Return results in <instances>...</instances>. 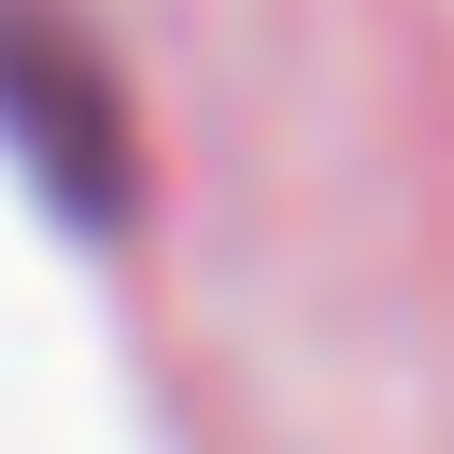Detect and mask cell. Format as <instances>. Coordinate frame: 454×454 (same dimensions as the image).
<instances>
[{
  "label": "cell",
  "instance_id": "1",
  "mask_svg": "<svg viewBox=\"0 0 454 454\" xmlns=\"http://www.w3.org/2000/svg\"><path fill=\"white\" fill-rule=\"evenodd\" d=\"M0 142L28 156V184H43L71 227H128V199H142L128 99H114V71H99L43 0H0Z\"/></svg>",
  "mask_w": 454,
  "mask_h": 454
}]
</instances>
